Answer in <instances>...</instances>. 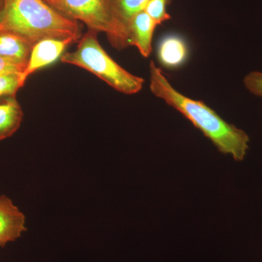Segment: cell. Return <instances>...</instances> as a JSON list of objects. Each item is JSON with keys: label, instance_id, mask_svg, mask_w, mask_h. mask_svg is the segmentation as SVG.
Here are the masks:
<instances>
[{"label": "cell", "instance_id": "obj_1", "mask_svg": "<svg viewBox=\"0 0 262 262\" xmlns=\"http://www.w3.org/2000/svg\"><path fill=\"white\" fill-rule=\"evenodd\" d=\"M149 75L150 91L155 96L182 114L221 153L231 155L235 161L245 159L250 139L244 130L225 121L203 101L181 94L152 61L150 62Z\"/></svg>", "mask_w": 262, "mask_h": 262}, {"label": "cell", "instance_id": "obj_2", "mask_svg": "<svg viewBox=\"0 0 262 262\" xmlns=\"http://www.w3.org/2000/svg\"><path fill=\"white\" fill-rule=\"evenodd\" d=\"M10 32L31 42L45 39L82 37L80 24L63 16L44 0H4L0 12V32Z\"/></svg>", "mask_w": 262, "mask_h": 262}, {"label": "cell", "instance_id": "obj_3", "mask_svg": "<svg viewBox=\"0 0 262 262\" xmlns=\"http://www.w3.org/2000/svg\"><path fill=\"white\" fill-rule=\"evenodd\" d=\"M97 34L88 31L80 38L75 51L61 56V61L89 71L122 94L139 93L142 89L144 79L133 75L114 61L98 42Z\"/></svg>", "mask_w": 262, "mask_h": 262}, {"label": "cell", "instance_id": "obj_4", "mask_svg": "<svg viewBox=\"0 0 262 262\" xmlns=\"http://www.w3.org/2000/svg\"><path fill=\"white\" fill-rule=\"evenodd\" d=\"M63 16L81 21L89 30L106 33L114 46L116 40V27L108 0H44Z\"/></svg>", "mask_w": 262, "mask_h": 262}, {"label": "cell", "instance_id": "obj_5", "mask_svg": "<svg viewBox=\"0 0 262 262\" xmlns=\"http://www.w3.org/2000/svg\"><path fill=\"white\" fill-rule=\"evenodd\" d=\"M76 42L72 39H45L36 42L33 46L27 68L20 75L22 82L25 84L27 78L37 70L52 64L64 54L65 50Z\"/></svg>", "mask_w": 262, "mask_h": 262}, {"label": "cell", "instance_id": "obj_6", "mask_svg": "<svg viewBox=\"0 0 262 262\" xmlns=\"http://www.w3.org/2000/svg\"><path fill=\"white\" fill-rule=\"evenodd\" d=\"M149 0H108L116 27V40L113 48H127V37L131 20L145 9Z\"/></svg>", "mask_w": 262, "mask_h": 262}, {"label": "cell", "instance_id": "obj_7", "mask_svg": "<svg viewBox=\"0 0 262 262\" xmlns=\"http://www.w3.org/2000/svg\"><path fill=\"white\" fill-rule=\"evenodd\" d=\"M27 231L26 217L9 198L0 195V246L16 241Z\"/></svg>", "mask_w": 262, "mask_h": 262}, {"label": "cell", "instance_id": "obj_8", "mask_svg": "<svg viewBox=\"0 0 262 262\" xmlns=\"http://www.w3.org/2000/svg\"><path fill=\"white\" fill-rule=\"evenodd\" d=\"M157 24L145 11H141L131 20L127 37V47L135 46L144 58L152 51V37Z\"/></svg>", "mask_w": 262, "mask_h": 262}, {"label": "cell", "instance_id": "obj_9", "mask_svg": "<svg viewBox=\"0 0 262 262\" xmlns=\"http://www.w3.org/2000/svg\"><path fill=\"white\" fill-rule=\"evenodd\" d=\"M34 43L18 34L0 32V56L27 65Z\"/></svg>", "mask_w": 262, "mask_h": 262}, {"label": "cell", "instance_id": "obj_10", "mask_svg": "<svg viewBox=\"0 0 262 262\" xmlns=\"http://www.w3.org/2000/svg\"><path fill=\"white\" fill-rule=\"evenodd\" d=\"M23 118V110L15 96H5L0 101V141L13 136Z\"/></svg>", "mask_w": 262, "mask_h": 262}, {"label": "cell", "instance_id": "obj_11", "mask_svg": "<svg viewBox=\"0 0 262 262\" xmlns=\"http://www.w3.org/2000/svg\"><path fill=\"white\" fill-rule=\"evenodd\" d=\"M187 45L179 36H166L160 42L158 59L166 68L174 69L180 67L187 59Z\"/></svg>", "mask_w": 262, "mask_h": 262}, {"label": "cell", "instance_id": "obj_12", "mask_svg": "<svg viewBox=\"0 0 262 262\" xmlns=\"http://www.w3.org/2000/svg\"><path fill=\"white\" fill-rule=\"evenodd\" d=\"M169 0H149L144 11L152 18L157 25L164 23L170 18L167 12Z\"/></svg>", "mask_w": 262, "mask_h": 262}, {"label": "cell", "instance_id": "obj_13", "mask_svg": "<svg viewBox=\"0 0 262 262\" xmlns=\"http://www.w3.org/2000/svg\"><path fill=\"white\" fill-rule=\"evenodd\" d=\"M24 84L20 75H11L0 77V98L3 96H15Z\"/></svg>", "mask_w": 262, "mask_h": 262}, {"label": "cell", "instance_id": "obj_14", "mask_svg": "<svg viewBox=\"0 0 262 262\" xmlns=\"http://www.w3.org/2000/svg\"><path fill=\"white\" fill-rule=\"evenodd\" d=\"M244 83L250 93L262 98V72H250L244 77Z\"/></svg>", "mask_w": 262, "mask_h": 262}, {"label": "cell", "instance_id": "obj_15", "mask_svg": "<svg viewBox=\"0 0 262 262\" xmlns=\"http://www.w3.org/2000/svg\"><path fill=\"white\" fill-rule=\"evenodd\" d=\"M27 66L0 56V77L11 75H21Z\"/></svg>", "mask_w": 262, "mask_h": 262}, {"label": "cell", "instance_id": "obj_16", "mask_svg": "<svg viewBox=\"0 0 262 262\" xmlns=\"http://www.w3.org/2000/svg\"><path fill=\"white\" fill-rule=\"evenodd\" d=\"M3 3H4V0H0V12L3 9Z\"/></svg>", "mask_w": 262, "mask_h": 262}]
</instances>
